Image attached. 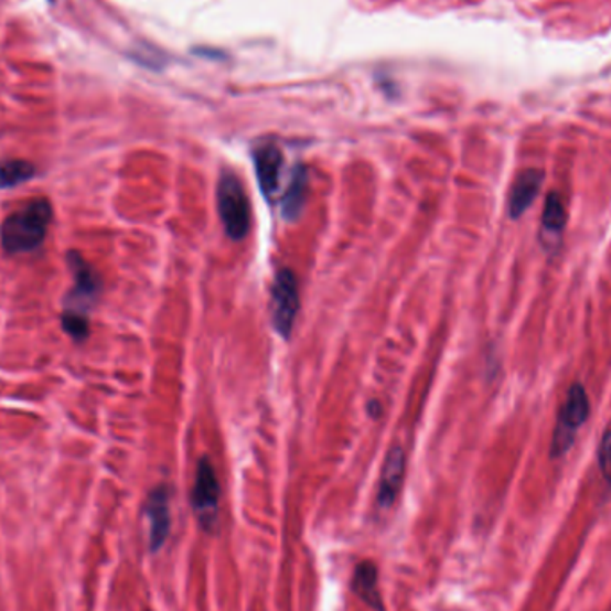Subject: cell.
Returning a JSON list of instances; mask_svg holds the SVG:
<instances>
[{
	"label": "cell",
	"mask_w": 611,
	"mask_h": 611,
	"mask_svg": "<svg viewBox=\"0 0 611 611\" xmlns=\"http://www.w3.org/2000/svg\"><path fill=\"white\" fill-rule=\"evenodd\" d=\"M66 259H68L72 274H74V288L66 296L62 325L71 339L83 342L88 339L89 310L97 301L103 285H100L97 270L77 250H71L66 255Z\"/></svg>",
	"instance_id": "1"
},
{
	"label": "cell",
	"mask_w": 611,
	"mask_h": 611,
	"mask_svg": "<svg viewBox=\"0 0 611 611\" xmlns=\"http://www.w3.org/2000/svg\"><path fill=\"white\" fill-rule=\"evenodd\" d=\"M52 204L39 197L6 217L0 226V244L8 255H25L45 242L52 222Z\"/></svg>",
	"instance_id": "2"
},
{
	"label": "cell",
	"mask_w": 611,
	"mask_h": 611,
	"mask_svg": "<svg viewBox=\"0 0 611 611\" xmlns=\"http://www.w3.org/2000/svg\"><path fill=\"white\" fill-rule=\"evenodd\" d=\"M588 417H590V399L587 390L581 383H574L558 411L555 435L550 442V458H561L570 451L579 428L587 422Z\"/></svg>",
	"instance_id": "3"
},
{
	"label": "cell",
	"mask_w": 611,
	"mask_h": 611,
	"mask_svg": "<svg viewBox=\"0 0 611 611\" xmlns=\"http://www.w3.org/2000/svg\"><path fill=\"white\" fill-rule=\"evenodd\" d=\"M218 213L226 233L233 240H244L250 227L249 199L240 179L231 172H224L218 179Z\"/></svg>",
	"instance_id": "4"
},
{
	"label": "cell",
	"mask_w": 611,
	"mask_h": 611,
	"mask_svg": "<svg viewBox=\"0 0 611 611\" xmlns=\"http://www.w3.org/2000/svg\"><path fill=\"white\" fill-rule=\"evenodd\" d=\"M218 503H221V483L212 461L207 458L199 461L192 489V508L204 532L215 533L218 527Z\"/></svg>",
	"instance_id": "5"
},
{
	"label": "cell",
	"mask_w": 611,
	"mask_h": 611,
	"mask_svg": "<svg viewBox=\"0 0 611 611\" xmlns=\"http://www.w3.org/2000/svg\"><path fill=\"white\" fill-rule=\"evenodd\" d=\"M299 313V287L292 270L281 268L272 285V322L282 339H290Z\"/></svg>",
	"instance_id": "6"
},
{
	"label": "cell",
	"mask_w": 611,
	"mask_h": 611,
	"mask_svg": "<svg viewBox=\"0 0 611 611\" xmlns=\"http://www.w3.org/2000/svg\"><path fill=\"white\" fill-rule=\"evenodd\" d=\"M146 517L149 523V547H151V553H158L165 547L170 526H172L170 492L165 484L156 486L147 497Z\"/></svg>",
	"instance_id": "7"
},
{
	"label": "cell",
	"mask_w": 611,
	"mask_h": 611,
	"mask_svg": "<svg viewBox=\"0 0 611 611\" xmlns=\"http://www.w3.org/2000/svg\"><path fill=\"white\" fill-rule=\"evenodd\" d=\"M406 457L400 447H394L386 454L385 465H383L379 486H377V504L379 508L388 510L394 506L399 497L403 483H405Z\"/></svg>",
	"instance_id": "8"
},
{
	"label": "cell",
	"mask_w": 611,
	"mask_h": 611,
	"mask_svg": "<svg viewBox=\"0 0 611 611\" xmlns=\"http://www.w3.org/2000/svg\"><path fill=\"white\" fill-rule=\"evenodd\" d=\"M544 170L526 169L515 178L508 199V213L512 221H518L532 207L544 184Z\"/></svg>",
	"instance_id": "9"
},
{
	"label": "cell",
	"mask_w": 611,
	"mask_h": 611,
	"mask_svg": "<svg viewBox=\"0 0 611 611\" xmlns=\"http://www.w3.org/2000/svg\"><path fill=\"white\" fill-rule=\"evenodd\" d=\"M255 169L259 189L268 199L272 197L278 192L282 169V154L278 147H258L255 151Z\"/></svg>",
	"instance_id": "10"
},
{
	"label": "cell",
	"mask_w": 611,
	"mask_h": 611,
	"mask_svg": "<svg viewBox=\"0 0 611 611\" xmlns=\"http://www.w3.org/2000/svg\"><path fill=\"white\" fill-rule=\"evenodd\" d=\"M565 226H567V210H565L560 193H547L546 206H544V213H542L540 231V240L546 249L555 250Z\"/></svg>",
	"instance_id": "11"
},
{
	"label": "cell",
	"mask_w": 611,
	"mask_h": 611,
	"mask_svg": "<svg viewBox=\"0 0 611 611\" xmlns=\"http://www.w3.org/2000/svg\"><path fill=\"white\" fill-rule=\"evenodd\" d=\"M351 588L360 601L365 602L374 611H385L382 592H379V572L372 561H362L354 569Z\"/></svg>",
	"instance_id": "12"
},
{
	"label": "cell",
	"mask_w": 611,
	"mask_h": 611,
	"mask_svg": "<svg viewBox=\"0 0 611 611\" xmlns=\"http://www.w3.org/2000/svg\"><path fill=\"white\" fill-rule=\"evenodd\" d=\"M306 189H308V174H306V170L302 167H297L292 181H290L287 192L282 195V215L288 221H293L302 212L306 201Z\"/></svg>",
	"instance_id": "13"
},
{
	"label": "cell",
	"mask_w": 611,
	"mask_h": 611,
	"mask_svg": "<svg viewBox=\"0 0 611 611\" xmlns=\"http://www.w3.org/2000/svg\"><path fill=\"white\" fill-rule=\"evenodd\" d=\"M36 175V167L25 160L0 161V190L14 189Z\"/></svg>",
	"instance_id": "14"
},
{
	"label": "cell",
	"mask_w": 611,
	"mask_h": 611,
	"mask_svg": "<svg viewBox=\"0 0 611 611\" xmlns=\"http://www.w3.org/2000/svg\"><path fill=\"white\" fill-rule=\"evenodd\" d=\"M598 458L602 478L611 484V429H607L602 435Z\"/></svg>",
	"instance_id": "15"
},
{
	"label": "cell",
	"mask_w": 611,
	"mask_h": 611,
	"mask_svg": "<svg viewBox=\"0 0 611 611\" xmlns=\"http://www.w3.org/2000/svg\"><path fill=\"white\" fill-rule=\"evenodd\" d=\"M51 2H54V0H51Z\"/></svg>",
	"instance_id": "16"
}]
</instances>
